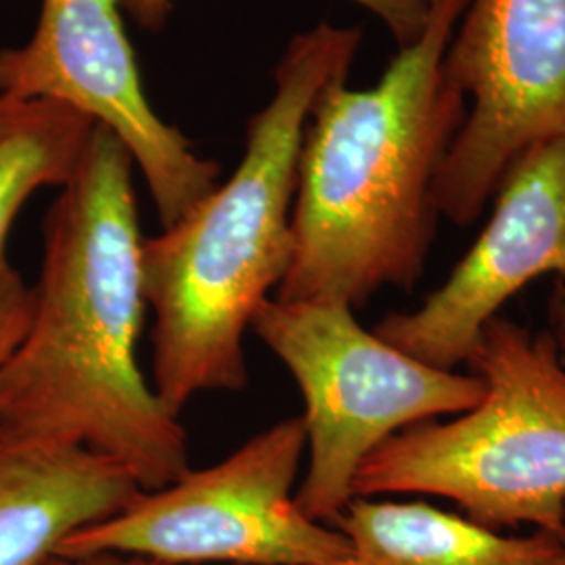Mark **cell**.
Here are the masks:
<instances>
[{
  "label": "cell",
  "instance_id": "cell-1",
  "mask_svg": "<svg viewBox=\"0 0 565 565\" xmlns=\"http://www.w3.org/2000/svg\"><path fill=\"white\" fill-rule=\"evenodd\" d=\"M132 170L95 124L42 224L32 319L0 371V434L86 446L158 490L191 467L181 415L137 361L149 306Z\"/></svg>",
  "mask_w": 565,
  "mask_h": 565
},
{
  "label": "cell",
  "instance_id": "cell-2",
  "mask_svg": "<svg viewBox=\"0 0 565 565\" xmlns=\"http://www.w3.org/2000/svg\"><path fill=\"white\" fill-rule=\"evenodd\" d=\"M469 0H436L424 34L369 88L335 82L303 132L282 302L359 308L424 275L438 207L434 186L467 99L446 51Z\"/></svg>",
  "mask_w": 565,
  "mask_h": 565
},
{
  "label": "cell",
  "instance_id": "cell-3",
  "mask_svg": "<svg viewBox=\"0 0 565 565\" xmlns=\"http://www.w3.org/2000/svg\"><path fill=\"white\" fill-rule=\"evenodd\" d=\"M361 42V28L327 21L296 34L270 102L247 124L237 170L142 242L153 390L172 413L205 392L245 390V333L291 264L303 132L324 90L348 81Z\"/></svg>",
  "mask_w": 565,
  "mask_h": 565
},
{
  "label": "cell",
  "instance_id": "cell-4",
  "mask_svg": "<svg viewBox=\"0 0 565 565\" xmlns=\"http://www.w3.org/2000/svg\"><path fill=\"white\" fill-rule=\"evenodd\" d=\"M484 396L452 422L411 425L361 465L354 499L429 494L499 530L534 525L565 541V364L553 335L505 317L469 361Z\"/></svg>",
  "mask_w": 565,
  "mask_h": 565
},
{
  "label": "cell",
  "instance_id": "cell-5",
  "mask_svg": "<svg viewBox=\"0 0 565 565\" xmlns=\"http://www.w3.org/2000/svg\"><path fill=\"white\" fill-rule=\"evenodd\" d=\"M252 331L302 392L308 467L296 501L321 524L350 505L356 473L377 446L411 425L461 415L484 396L478 375L404 354L342 303L270 298Z\"/></svg>",
  "mask_w": 565,
  "mask_h": 565
},
{
  "label": "cell",
  "instance_id": "cell-6",
  "mask_svg": "<svg viewBox=\"0 0 565 565\" xmlns=\"http://www.w3.org/2000/svg\"><path fill=\"white\" fill-rule=\"evenodd\" d=\"M302 417L270 425L221 463L141 490L114 518L63 541L57 555H139L163 565H315L352 557L348 539L296 501Z\"/></svg>",
  "mask_w": 565,
  "mask_h": 565
},
{
  "label": "cell",
  "instance_id": "cell-7",
  "mask_svg": "<svg viewBox=\"0 0 565 565\" xmlns=\"http://www.w3.org/2000/svg\"><path fill=\"white\" fill-rule=\"evenodd\" d=\"M445 65L469 107L434 200L467 226L525 149L565 137V0H469Z\"/></svg>",
  "mask_w": 565,
  "mask_h": 565
},
{
  "label": "cell",
  "instance_id": "cell-8",
  "mask_svg": "<svg viewBox=\"0 0 565 565\" xmlns=\"http://www.w3.org/2000/svg\"><path fill=\"white\" fill-rule=\"evenodd\" d=\"M0 97L61 103L114 132L163 228L218 184L221 166L198 156L147 99L120 0H42L30 41L0 51Z\"/></svg>",
  "mask_w": 565,
  "mask_h": 565
},
{
  "label": "cell",
  "instance_id": "cell-9",
  "mask_svg": "<svg viewBox=\"0 0 565 565\" xmlns=\"http://www.w3.org/2000/svg\"><path fill=\"white\" fill-rule=\"evenodd\" d=\"M480 237L417 310L390 312L373 333L425 364L455 371L509 298L565 275V137L532 145L509 166Z\"/></svg>",
  "mask_w": 565,
  "mask_h": 565
},
{
  "label": "cell",
  "instance_id": "cell-10",
  "mask_svg": "<svg viewBox=\"0 0 565 565\" xmlns=\"http://www.w3.org/2000/svg\"><path fill=\"white\" fill-rule=\"evenodd\" d=\"M142 488L78 445L0 434V565H44L72 534L130 505Z\"/></svg>",
  "mask_w": 565,
  "mask_h": 565
},
{
  "label": "cell",
  "instance_id": "cell-11",
  "mask_svg": "<svg viewBox=\"0 0 565 565\" xmlns=\"http://www.w3.org/2000/svg\"><path fill=\"white\" fill-rule=\"evenodd\" d=\"M359 565H559L565 541L499 530L427 503L352 499L333 522Z\"/></svg>",
  "mask_w": 565,
  "mask_h": 565
},
{
  "label": "cell",
  "instance_id": "cell-12",
  "mask_svg": "<svg viewBox=\"0 0 565 565\" xmlns=\"http://www.w3.org/2000/svg\"><path fill=\"white\" fill-rule=\"evenodd\" d=\"M95 121L61 103L0 97V275L21 207L44 186L74 174Z\"/></svg>",
  "mask_w": 565,
  "mask_h": 565
},
{
  "label": "cell",
  "instance_id": "cell-13",
  "mask_svg": "<svg viewBox=\"0 0 565 565\" xmlns=\"http://www.w3.org/2000/svg\"><path fill=\"white\" fill-rule=\"evenodd\" d=\"M373 18L384 23L398 49L408 46L424 34L429 18V0H352ZM121 11L128 13L147 32H160L168 20L174 0H120Z\"/></svg>",
  "mask_w": 565,
  "mask_h": 565
},
{
  "label": "cell",
  "instance_id": "cell-14",
  "mask_svg": "<svg viewBox=\"0 0 565 565\" xmlns=\"http://www.w3.org/2000/svg\"><path fill=\"white\" fill-rule=\"evenodd\" d=\"M32 310L34 289L11 266L0 275V371L25 335Z\"/></svg>",
  "mask_w": 565,
  "mask_h": 565
},
{
  "label": "cell",
  "instance_id": "cell-15",
  "mask_svg": "<svg viewBox=\"0 0 565 565\" xmlns=\"http://www.w3.org/2000/svg\"><path fill=\"white\" fill-rule=\"evenodd\" d=\"M44 565H163L139 555H124V553H93L82 557H53Z\"/></svg>",
  "mask_w": 565,
  "mask_h": 565
},
{
  "label": "cell",
  "instance_id": "cell-16",
  "mask_svg": "<svg viewBox=\"0 0 565 565\" xmlns=\"http://www.w3.org/2000/svg\"><path fill=\"white\" fill-rule=\"evenodd\" d=\"M315 565H359L352 557H343V559H333V562H324V564Z\"/></svg>",
  "mask_w": 565,
  "mask_h": 565
},
{
  "label": "cell",
  "instance_id": "cell-17",
  "mask_svg": "<svg viewBox=\"0 0 565 565\" xmlns=\"http://www.w3.org/2000/svg\"><path fill=\"white\" fill-rule=\"evenodd\" d=\"M559 331H562V340H564L565 348V303L562 306V315H559Z\"/></svg>",
  "mask_w": 565,
  "mask_h": 565
},
{
  "label": "cell",
  "instance_id": "cell-18",
  "mask_svg": "<svg viewBox=\"0 0 565 565\" xmlns=\"http://www.w3.org/2000/svg\"><path fill=\"white\" fill-rule=\"evenodd\" d=\"M559 565H565V548H564V555H562V562H559Z\"/></svg>",
  "mask_w": 565,
  "mask_h": 565
},
{
  "label": "cell",
  "instance_id": "cell-19",
  "mask_svg": "<svg viewBox=\"0 0 565 565\" xmlns=\"http://www.w3.org/2000/svg\"><path fill=\"white\" fill-rule=\"evenodd\" d=\"M429 2H436V0H429Z\"/></svg>",
  "mask_w": 565,
  "mask_h": 565
}]
</instances>
